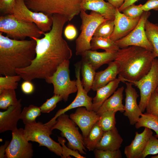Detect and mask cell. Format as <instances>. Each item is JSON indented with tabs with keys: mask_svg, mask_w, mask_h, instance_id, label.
I'll use <instances>...</instances> for the list:
<instances>
[{
	"mask_svg": "<svg viewBox=\"0 0 158 158\" xmlns=\"http://www.w3.org/2000/svg\"><path fill=\"white\" fill-rule=\"evenodd\" d=\"M126 84L125 90V104L123 115L128 118L130 124L135 125L142 114L137 102L139 95L132 84L125 82Z\"/></svg>",
	"mask_w": 158,
	"mask_h": 158,
	"instance_id": "15",
	"label": "cell"
},
{
	"mask_svg": "<svg viewBox=\"0 0 158 158\" xmlns=\"http://www.w3.org/2000/svg\"><path fill=\"white\" fill-rule=\"evenodd\" d=\"M52 130L44 124L36 122L25 125L24 136L27 141L36 142L39 144V146H45L50 151L61 157L62 147L59 142H56L50 137Z\"/></svg>",
	"mask_w": 158,
	"mask_h": 158,
	"instance_id": "8",
	"label": "cell"
},
{
	"mask_svg": "<svg viewBox=\"0 0 158 158\" xmlns=\"http://www.w3.org/2000/svg\"><path fill=\"white\" fill-rule=\"evenodd\" d=\"M151 158H158V155L152 156L151 157Z\"/></svg>",
	"mask_w": 158,
	"mask_h": 158,
	"instance_id": "49",
	"label": "cell"
},
{
	"mask_svg": "<svg viewBox=\"0 0 158 158\" xmlns=\"http://www.w3.org/2000/svg\"><path fill=\"white\" fill-rule=\"evenodd\" d=\"M69 64V60L64 61L52 75L45 79L47 83L53 85L54 94L60 96L65 102L67 101L70 94L78 90L76 80L70 78Z\"/></svg>",
	"mask_w": 158,
	"mask_h": 158,
	"instance_id": "7",
	"label": "cell"
},
{
	"mask_svg": "<svg viewBox=\"0 0 158 158\" xmlns=\"http://www.w3.org/2000/svg\"><path fill=\"white\" fill-rule=\"evenodd\" d=\"M54 124L51 127L52 130L57 129L61 131V135L68 141V147L72 150H78L80 154H86L83 138L79 132L77 125L65 113L59 116Z\"/></svg>",
	"mask_w": 158,
	"mask_h": 158,
	"instance_id": "9",
	"label": "cell"
},
{
	"mask_svg": "<svg viewBox=\"0 0 158 158\" xmlns=\"http://www.w3.org/2000/svg\"><path fill=\"white\" fill-rule=\"evenodd\" d=\"M0 31L11 39L20 40L26 37L39 38L44 32L34 23L20 21L11 14L0 17Z\"/></svg>",
	"mask_w": 158,
	"mask_h": 158,
	"instance_id": "5",
	"label": "cell"
},
{
	"mask_svg": "<svg viewBox=\"0 0 158 158\" xmlns=\"http://www.w3.org/2000/svg\"><path fill=\"white\" fill-rule=\"evenodd\" d=\"M9 141H6L4 145H2L0 147V158H3L5 157L6 149L7 147Z\"/></svg>",
	"mask_w": 158,
	"mask_h": 158,
	"instance_id": "48",
	"label": "cell"
},
{
	"mask_svg": "<svg viewBox=\"0 0 158 158\" xmlns=\"http://www.w3.org/2000/svg\"><path fill=\"white\" fill-rule=\"evenodd\" d=\"M153 134L152 130L146 127L141 133L136 132L134 139L130 145L124 148V153L126 157L127 158H139Z\"/></svg>",
	"mask_w": 158,
	"mask_h": 158,
	"instance_id": "18",
	"label": "cell"
},
{
	"mask_svg": "<svg viewBox=\"0 0 158 158\" xmlns=\"http://www.w3.org/2000/svg\"><path fill=\"white\" fill-rule=\"evenodd\" d=\"M70 118L81 130L83 140L85 139L93 125L100 119V116L94 111H89L84 107L77 108Z\"/></svg>",
	"mask_w": 158,
	"mask_h": 158,
	"instance_id": "16",
	"label": "cell"
},
{
	"mask_svg": "<svg viewBox=\"0 0 158 158\" xmlns=\"http://www.w3.org/2000/svg\"><path fill=\"white\" fill-rule=\"evenodd\" d=\"M64 34L67 39L72 40L74 39L77 35V30L73 25L68 24L65 29Z\"/></svg>",
	"mask_w": 158,
	"mask_h": 158,
	"instance_id": "43",
	"label": "cell"
},
{
	"mask_svg": "<svg viewBox=\"0 0 158 158\" xmlns=\"http://www.w3.org/2000/svg\"><path fill=\"white\" fill-rule=\"evenodd\" d=\"M145 110L146 113L158 117V93L156 91L151 95Z\"/></svg>",
	"mask_w": 158,
	"mask_h": 158,
	"instance_id": "40",
	"label": "cell"
},
{
	"mask_svg": "<svg viewBox=\"0 0 158 158\" xmlns=\"http://www.w3.org/2000/svg\"><path fill=\"white\" fill-rule=\"evenodd\" d=\"M124 89L123 86L118 88L99 107L96 112L97 114L100 116L104 112L110 110H114L123 113L124 109L122 100Z\"/></svg>",
	"mask_w": 158,
	"mask_h": 158,
	"instance_id": "25",
	"label": "cell"
},
{
	"mask_svg": "<svg viewBox=\"0 0 158 158\" xmlns=\"http://www.w3.org/2000/svg\"><path fill=\"white\" fill-rule=\"evenodd\" d=\"M75 74L78 90L76 96L73 101L64 108L59 110L54 116L44 125L50 128L54 124L58 117L71 109L80 107H84L89 111L92 109V98L87 95V92L84 88L80 78L81 63L79 61L75 65Z\"/></svg>",
	"mask_w": 158,
	"mask_h": 158,
	"instance_id": "13",
	"label": "cell"
},
{
	"mask_svg": "<svg viewBox=\"0 0 158 158\" xmlns=\"http://www.w3.org/2000/svg\"><path fill=\"white\" fill-rule=\"evenodd\" d=\"M81 10L100 14L106 19H114L116 8L104 0H81Z\"/></svg>",
	"mask_w": 158,
	"mask_h": 158,
	"instance_id": "20",
	"label": "cell"
},
{
	"mask_svg": "<svg viewBox=\"0 0 158 158\" xmlns=\"http://www.w3.org/2000/svg\"><path fill=\"white\" fill-rule=\"evenodd\" d=\"M91 50L104 49L109 52L117 51L120 49L114 41L110 38L93 36L90 42Z\"/></svg>",
	"mask_w": 158,
	"mask_h": 158,
	"instance_id": "27",
	"label": "cell"
},
{
	"mask_svg": "<svg viewBox=\"0 0 158 158\" xmlns=\"http://www.w3.org/2000/svg\"><path fill=\"white\" fill-rule=\"evenodd\" d=\"M150 15L149 11H144L135 28L126 36L115 41L120 49L136 46L153 51V46L147 37L145 30V23Z\"/></svg>",
	"mask_w": 158,
	"mask_h": 158,
	"instance_id": "12",
	"label": "cell"
},
{
	"mask_svg": "<svg viewBox=\"0 0 158 158\" xmlns=\"http://www.w3.org/2000/svg\"><path fill=\"white\" fill-rule=\"evenodd\" d=\"M80 33L75 40V54L81 55L85 51L91 50L90 42L98 26L105 19L100 14L91 11L90 14L81 10Z\"/></svg>",
	"mask_w": 158,
	"mask_h": 158,
	"instance_id": "6",
	"label": "cell"
},
{
	"mask_svg": "<svg viewBox=\"0 0 158 158\" xmlns=\"http://www.w3.org/2000/svg\"><path fill=\"white\" fill-rule=\"evenodd\" d=\"M21 99L17 103L9 106L4 111L0 112V132L13 131L17 128V125L22 111Z\"/></svg>",
	"mask_w": 158,
	"mask_h": 158,
	"instance_id": "19",
	"label": "cell"
},
{
	"mask_svg": "<svg viewBox=\"0 0 158 158\" xmlns=\"http://www.w3.org/2000/svg\"><path fill=\"white\" fill-rule=\"evenodd\" d=\"M41 113L40 107L30 105L24 108L21 113L20 119L25 125L32 123L36 122V118L41 115Z\"/></svg>",
	"mask_w": 158,
	"mask_h": 158,
	"instance_id": "31",
	"label": "cell"
},
{
	"mask_svg": "<svg viewBox=\"0 0 158 158\" xmlns=\"http://www.w3.org/2000/svg\"><path fill=\"white\" fill-rule=\"evenodd\" d=\"M142 8L144 11H148L151 10L158 11V0H148L144 4Z\"/></svg>",
	"mask_w": 158,
	"mask_h": 158,
	"instance_id": "44",
	"label": "cell"
},
{
	"mask_svg": "<svg viewBox=\"0 0 158 158\" xmlns=\"http://www.w3.org/2000/svg\"><path fill=\"white\" fill-rule=\"evenodd\" d=\"M135 127L137 129L144 127L152 130L156 133L155 136L158 138V117L155 115L146 112L142 114Z\"/></svg>",
	"mask_w": 158,
	"mask_h": 158,
	"instance_id": "29",
	"label": "cell"
},
{
	"mask_svg": "<svg viewBox=\"0 0 158 158\" xmlns=\"http://www.w3.org/2000/svg\"><path fill=\"white\" fill-rule=\"evenodd\" d=\"M158 154V139L152 135L149 139L146 147L139 158H144L149 155Z\"/></svg>",
	"mask_w": 158,
	"mask_h": 158,
	"instance_id": "36",
	"label": "cell"
},
{
	"mask_svg": "<svg viewBox=\"0 0 158 158\" xmlns=\"http://www.w3.org/2000/svg\"><path fill=\"white\" fill-rule=\"evenodd\" d=\"M12 131V138L6 149L5 158H32V144L25 138L24 129L17 128Z\"/></svg>",
	"mask_w": 158,
	"mask_h": 158,
	"instance_id": "14",
	"label": "cell"
},
{
	"mask_svg": "<svg viewBox=\"0 0 158 158\" xmlns=\"http://www.w3.org/2000/svg\"><path fill=\"white\" fill-rule=\"evenodd\" d=\"M120 82V79L118 77L97 90L96 95L92 99L93 111L96 112L97 111L104 102L116 90Z\"/></svg>",
	"mask_w": 158,
	"mask_h": 158,
	"instance_id": "24",
	"label": "cell"
},
{
	"mask_svg": "<svg viewBox=\"0 0 158 158\" xmlns=\"http://www.w3.org/2000/svg\"><path fill=\"white\" fill-rule=\"evenodd\" d=\"M145 30L147 37L153 46V52L158 58V24L147 20L145 23Z\"/></svg>",
	"mask_w": 158,
	"mask_h": 158,
	"instance_id": "30",
	"label": "cell"
},
{
	"mask_svg": "<svg viewBox=\"0 0 158 158\" xmlns=\"http://www.w3.org/2000/svg\"><path fill=\"white\" fill-rule=\"evenodd\" d=\"M27 7L36 12L51 16L58 14L71 20L80 13L81 0H24Z\"/></svg>",
	"mask_w": 158,
	"mask_h": 158,
	"instance_id": "4",
	"label": "cell"
},
{
	"mask_svg": "<svg viewBox=\"0 0 158 158\" xmlns=\"http://www.w3.org/2000/svg\"><path fill=\"white\" fill-rule=\"evenodd\" d=\"M58 140L62 145V150L61 158H71V156H73L77 158H85L81 155L78 150H73L67 147L65 145L66 140L64 138L60 137H58Z\"/></svg>",
	"mask_w": 158,
	"mask_h": 158,
	"instance_id": "39",
	"label": "cell"
},
{
	"mask_svg": "<svg viewBox=\"0 0 158 158\" xmlns=\"http://www.w3.org/2000/svg\"><path fill=\"white\" fill-rule=\"evenodd\" d=\"M142 6L141 4L135 5L134 4L126 7L122 12L126 16L130 18L140 17L144 11L142 8Z\"/></svg>",
	"mask_w": 158,
	"mask_h": 158,
	"instance_id": "37",
	"label": "cell"
},
{
	"mask_svg": "<svg viewBox=\"0 0 158 158\" xmlns=\"http://www.w3.org/2000/svg\"><path fill=\"white\" fill-rule=\"evenodd\" d=\"M11 14L20 21L34 23L44 32L49 31L51 28V16L31 10L27 7L24 0H16Z\"/></svg>",
	"mask_w": 158,
	"mask_h": 158,
	"instance_id": "10",
	"label": "cell"
},
{
	"mask_svg": "<svg viewBox=\"0 0 158 158\" xmlns=\"http://www.w3.org/2000/svg\"><path fill=\"white\" fill-rule=\"evenodd\" d=\"M36 43L34 39L16 40L0 32V74L15 75L16 70L27 67L36 56Z\"/></svg>",
	"mask_w": 158,
	"mask_h": 158,
	"instance_id": "2",
	"label": "cell"
},
{
	"mask_svg": "<svg viewBox=\"0 0 158 158\" xmlns=\"http://www.w3.org/2000/svg\"><path fill=\"white\" fill-rule=\"evenodd\" d=\"M95 157L96 158H121L122 153L119 150L111 151L102 150L95 149L94 150Z\"/></svg>",
	"mask_w": 158,
	"mask_h": 158,
	"instance_id": "41",
	"label": "cell"
},
{
	"mask_svg": "<svg viewBox=\"0 0 158 158\" xmlns=\"http://www.w3.org/2000/svg\"><path fill=\"white\" fill-rule=\"evenodd\" d=\"M104 131L100 126L98 121L92 126L86 138L84 139V145L89 151H94L101 139Z\"/></svg>",
	"mask_w": 158,
	"mask_h": 158,
	"instance_id": "26",
	"label": "cell"
},
{
	"mask_svg": "<svg viewBox=\"0 0 158 158\" xmlns=\"http://www.w3.org/2000/svg\"><path fill=\"white\" fill-rule=\"evenodd\" d=\"M156 91L158 93V87L157 88Z\"/></svg>",
	"mask_w": 158,
	"mask_h": 158,
	"instance_id": "50",
	"label": "cell"
},
{
	"mask_svg": "<svg viewBox=\"0 0 158 158\" xmlns=\"http://www.w3.org/2000/svg\"><path fill=\"white\" fill-rule=\"evenodd\" d=\"M114 26V19H106L98 26L93 36L109 38L113 31Z\"/></svg>",
	"mask_w": 158,
	"mask_h": 158,
	"instance_id": "34",
	"label": "cell"
},
{
	"mask_svg": "<svg viewBox=\"0 0 158 158\" xmlns=\"http://www.w3.org/2000/svg\"><path fill=\"white\" fill-rule=\"evenodd\" d=\"M80 61L82 76L81 82L84 88L88 92L92 88L96 72L87 62L82 59Z\"/></svg>",
	"mask_w": 158,
	"mask_h": 158,
	"instance_id": "28",
	"label": "cell"
},
{
	"mask_svg": "<svg viewBox=\"0 0 158 158\" xmlns=\"http://www.w3.org/2000/svg\"><path fill=\"white\" fill-rule=\"evenodd\" d=\"M51 18V30L44 32V36L41 38H31L36 43V56L31 64L16 70L17 74L24 80H45L53 75L60 64L72 56V50L62 37L63 28L68 19L58 14L52 15Z\"/></svg>",
	"mask_w": 158,
	"mask_h": 158,
	"instance_id": "1",
	"label": "cell"
},
{
	"mask_svg": "<svg viewBox=\"0 0 158 158\" xmlns=\"http://www.w3.org/2000/svg\"><path fill=\"white\" fill-rule=\"evenodd\" d=\"M16 0H0V12L5 15L11 14Z\"/></svg>",
	"mask_w": 158,
	"mask_h": 158,
	"instance_id": "42",
	"label": "cell"
},
{
	"mask_svg": "<svg viewBox=\"0 0 158 158\" xmlns=\"http://www.w3.org/2000/svg\"><path fill=\"white\" fill-rule=\"evenodd\" d=\"M117 112L114 110H109L104 112L100 116L98 122L104 131H108L116 127L115 114Z\"/></svg>",
	"mask_w": 158,
	"mask_h": 158,
	"instance_id": "32",
	"label": "cell"
},
{
	"mask_svg": "<svg viewBox=\"0 0 158 158\" xmlns=\"http://www.w3.org/2000/svg\"><path fill=\"white\" fill-rule=\"evenodd\" d=\"M63 100L60 96L54 94L51 98L47 99L40 107L41 111L42 113H49L56 107L57 104Z\"/></svg>",
	"mask_w": 158,
	"mask_h": 158,
	"instance_id": "38",
	"label": "cell"
},
{
	"mask_svg": "<svg viewBox=\"0 0 158 158\" xmlns=\"http://www.w3.org/2000/svg\"><path fill=\"white\" fill-rule=\"evenodd\" d=\"M18 75H6L0 77V92L4 89H16L18 87V83L21 79Z\"/></svg>",
	"mask_w": 158,
	"mask_h": 158,
	"instance_id": "35",
	"label": "cell"
},
{
	"mask_svg": "<svg viewBox=\"0 0 158 158\" xmlns=\"http://www.w3.org/2000/svg\"><path fill=\"white\" fill-rule=\"evenodd\" d=\"M157 57L153 51L141 47L130 46L120 49L114 60L119 64L118 78L123 82L140 80L150 71Z\"/></svg>",
	"mask_w": 158,
	"mask_h": 158,
	"instance_id": "3",
	"label": "cell"
},
{
	"mask_svg": "<svg viewBox=\"0 0 158 158\" xmlns=\"http://www.w3.org/2000/svg\"><path fill=\"white\" fill-rule=\"evenodd\" d=\"M129 83L137 87L140 92L139 107L144 112L150 98L158 87V58L154 60L148 73L140 80Z\"/></svg>",
	"mask_w": 158,
	"mask_h": 158,
	"instance_id": "11",
	"label": "cell"
},
{
	"mask_svg": "<svg viewBox=\"0 0 158 158\" xmlns=\"http://www.w3.org/2000/svg\"><path fill=\"white\" fill-rule=\"evenodd\" d=\"M15 89H4L0 92V109L7 110L10 106L16 104L18 100L16 98Z\"/></svg>",
	"mask_w": 158,
	"mask_h": 158,
	"instance_id": "33",
	"label": "cell"
},
{
	"mask_svg": "<svg viewBox=\"0 0 158 158\" xmlns=\"http://www.w3.org/2000/svg\"><path fill=\"white\" fill-rule=\"evenodd\" d=\"M123 139L116 127L104 132L95 149L102 150L115 151L119 150Z\"/></svg>",
	"mask_w": 158,
	"mask_h": 158,
	"instance_id": "23",
	"label": "cell"
},
{
	"mask_svg": "<svg viewBox=\"0 0 158 158\" xmlns=\"http://www.w3.org/2000/svg\"><path fill=\"white\" fill-rule=\"evenodd\" d=\"M116 8H120L123 4L125 0H106Z\"/></svg>",
	"mask_w": 158,
	"mask_h": 158,
	"instance_id": "46",
	"label": "cell"
},
{
	"mask_svg": "<svg viewBox=\"0 0 158 158\" xmlns=\"http://www.w3.org/2000/svg\"><path fill=\"white\" fill-rule=\"evenodd\" d=\"M22 92L25 94H30L33 92L35 87L31 81L24 80L21 86Z\"/></svg>",
	"mask_w": 158,
	"mask_h": 158,
	"instance_id": "45",
	"label": "cell"
},
{
	"mask_svg": "<svg viewBox=\"0 0 158 158\" xmlns=\"http://www.w3.org/2000/svg\"><path fill=\"white\" fill-rule=\"evenodd\" d=\"M117 52H99L89 50L85 51L81 56L82 59L87 62L96 71L102 65L114 61Z\"/></svg>",
	"mask_w": 158,
	"mask_h": 158,
	"instance_id": "21",
	"label": "cell"
},
{
	"mask_svg": "<svg viewBox=\"0 0 158 158\" xmlns=\"http://www.w3.org/2000/svg\"><path fill=\"white\" fill-rule=\"evenodd\" d=\"M105 70L96 72L94 82L91 88L96 91L116 78L119 72V64L115 61L109 64Z\"/></svg>",
	"mask_w": 158,
	"mask_h": 158,
	"instance_id": "22",
	"label": "cell"
},
{
	"mask_svg": "<svg viewBox=\"0 0 158 158\" xmlns=\"http://www.w3.org/2000/svg\"><path fill=\"white\" fill-rule=\"evenodd\" d=\"M139 0H125L123 5L119 8H118L120 12L126 7L131 4H134L135 2Z\"/></svg>",
	"mask_w": 158,
	"mask_h": 158,
	"instance_id": "47",
	"label": "cell"
},
{
	"mask_svg": "<svg viewBox=\"0 0 158 158\" xmlns=\"http://www.w3.org/2000/svg\"><path fill=\"white\" fill-rule=\"evenodd\" d=\"M140 18H128L116 8L114 19V29L109 38L116 41L126 36L136 26Z\"/></svg>",
	"mask_w": 158,
	"mask_h": 158,
	"instance_id": "17",
	"label": "cell"
}]
</instances>
